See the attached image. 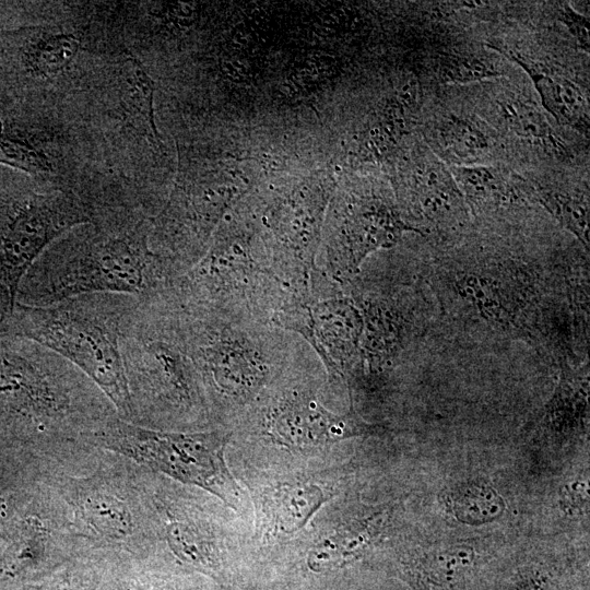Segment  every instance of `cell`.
Listing matches in <instances>:
<instances>
[{
	"label": "cell",
	"instance_id": "1",
	"mask_svg": "<svg viewBox=\"0 0 590 590\" xmlns=\"http://www.w3.org/2000/svg\"><path fill=\"white\" fill-rule=\"evenodd\" d=\"M424 280L441 316L455 328L489 341L521 339L551 351L570 323L580 267H542L521 256H441Z\"/></svg>",
	"mask_w": 590,
	"mask_h": 590
},
{
	"label": "cell",
	"instance_id": "2",
	"mask_svg": "<svg viewBox=\"0 0 590 590\" xmlns=\"http://www.w3.org/2000/svg\"><path fill=\"white\" fill-rule=\"evenodd\" d=\"M0 340V435L21 448L33 479L75 463L98 447L96 433L118 416L79 368L26 339Z\"/></svg>",
	"mask_w": 590,
	"mask_h": 590
},
{
	"label": "cell",
	"instance_id": "3",
	"mask_svg": "<svg viewBox=\"0 0 590 590\" xmlns=\"http://www.w3.org/2000/svg\"><path fill=\"white\" fill-rule=\"evenodd\" d=\"M93 224L72 228L42 252L21 280L15 303L48 306L92 293L143 299L170 285L151 249L146 217Z\"/></svg>",
	"mask_w": 590,
	"mask_h": 590
},
{
	"label": "cell",
	"instance_id": "4",
	"mask_svg": "<svg viewBox=\"0 0 590 590\" xmlns=\"http://www.w3.org/2000/svg\"><path fill=\"white\" fill-rule=\"evenodd\" d=\"M119 346L131 402L129 423L172 432L204 428L205 394L178 304L167 291L138 299L122 322Z\"/></svg>",
	"mask_w": 590,
	"mask_h": 590
},
{
	"label": "cell",
	"instance_id": "5",
	"mask_svg": "<svg viewBox=\"0 0 590 590\" xmlns=\"http://www.w3.org/2000/svg\"><path fill=\"white\" fill-rule=\"evenodd\" d=\"M36 481L59 504L84 555H144L158 548L141 467L128 458L98 448Z\"/></svg>",
	"mask_w": 590,
	"mask_h": 590
},
{
	"label": "cell",
	"instance_id": "6",
	"mask_svg": "<svg viewBox=\"0 0 590 590\" xmlns=\"http://www.w3.org/2000/svg\"><path fill=\"white\" fill-rule=\"evenodd\" d=\"M178 307L209 411L224 412L260 397L285 369L299 341L247 315Z\"/></svg>",
	"mask_w": 590,
	"mask_h": 590
},
{
	"label": "cell",
	"instance_id": "7",
	"mask_svg": "<svg viewBox=\"0 0 590 590\" xmlns=\"http://www.w3.org/2000/svg\"><path fill=\"white\" fill-rule=\"evenodd\" d=\"M138 298L121 293H92L48 306L15 303L0 317V335L33 341L69 361L130 422L131 402L119 339L127 314Z\"/></svg>",
	"mask_w": 590,
	"mask_h": 590
},
{
	"label": "cell",
	"instance_id": "8",
	"mask_svg": "<svg viewBox=\"0 0 590 590\" xmlns=\"http://www.w3.org/2000/svg\"><path fill=\"white\" fill-rule=\"evenodd\" d=\"M168 293L182 307L247 315L271 326L293 294L273 272L248 212L217 228L202 258Z\"/></svg>",
	"mask_w": 590,
	"mask_h": 590
},
{
	"label": "cell",
	"instance_id": "9",
	"mask_svg": "<svg viewBox=\"0 0 590 590\" xmlns=\"http://www.w3.org/2000/svg\"><path fill=\"white\" fill-rule=\"evenodd\" d=\"M229 436L231 433L222 429H152L117 416L96 433L95 442L98 448L182 484L200 487L236 507L240 489L224 458Z\"/></svg>",
	"mask_w": 590,
	"mask_h": 590
},
{
	"label": "cell",
	"instance_id": "10",
	"mask_svg": "<svg viewBox=\"0 0 590 590\" xmlns=\"http://www.w3.org/2000/svg\"><path fill=\"white\" fill-rule=\"evenodd\" d=\"M344 290L363 318L359 384L381 385L426 331L424 305L415 287L380 268L362 267Z\"/></svg>",
	"mask_w": 590,
	"mask_h": 590
},
{
	"label": "cell",
	"instance_id": "11",
	"mask_svg": "<svg viewBox=\"0 0 590 590\" xmlns=\"http://www.w3.org/2000/svg\"><path fill=\"white\" fill-rule=\"evenodd\" d=\"M405 232L417 233L398 203L376 190L353 189L330 204L316 260L317 269L345 287L369 256L393 248Z\"/></svg>",
	"mask_w": 590,
	"mask_h": 590
},
{
	"label": "cell",
	"instance_id": "12",
	"mask_svg": "<svg viewBox=\"0 0 590 590\" xmlns=\"http://www.w3.org/2000/svg\"><path fill=\"white\" fill-rule=\"evenodd\" d=\"M84 555L59 504L35 481L13 498L0 541V587L21 590Z\"/></svg>",
	"mask_w": 590,
	"mask_h": 590
},
{
	"label": "cell",
	"instance_id": "13",
	"mask_svg": "<svg viewBox=\"0 0 590 590\" xmlns=\"http://www.w3.org/2000/svg\"><path fill=\"white\" fill-rule=\"evenodd\" d=\"M91 221L71 191L0 190V270L13 304L21 280L42 252L67 232Z\"/></svg>",
	"mask_w": 590,
	"mask_h": 590
},
{
	"label": "cell",
	"instance_id": "14",
	"mask_svg": "<svg viewBox=\"0 0 590 590\" xmlns=\"http://www.w3.org/2000/svg\"><path fill=\"white\" fill-rule=\"evenodd\" d=\"M315 355L299 339L290 363L279 376L282 385L278 387L275 380L272 382L274 391L260 409V427L276 444L314 448L375 429L358 417L353 408L345 414H335L323 406L305 373Z\"/></svg>",
	"mask_w": 590,
	"mask_h": 590
},
{
	"label": "cell",
	"instance_id": "15",
	"mask_svg": "<svg viewBox=\"0 0 590 590\" xmlns=\"http://www.w3.org/2000/svg\"><path fill=\"white\" fill-rule=\"evenodd\" d=\"M274 327L296 334L320 359L329 380L350 387L362 378V314L340 286L315 287L307 298L292 295Z\"/></svg>",
	"mask_w": 590,
	"mask_h": 590
},
{
	"label": "cell",
	"instance_id": "16",
	"mask_svg": "<svg viewBox=\"0 0 590 590\" xmlns=\"http://www.w3.org/2000/svg\"><path fill=\"white\" fill-rule=\"evenodd\" d=\"M398 205L420 234L430 229L451 233L469 220V209L449 168L430 152H418L400 188Z\"/></svg>",
	"mask_w": 590,
	"mask_h": 590
},
{
	"label": "cell",
	"instance_id": "17",
	"mask_svg": "<svg viewBox=\"0 0 590 590\" xmlns=\"http://www.w3.org/2000/svg\"><path fill=\"white\" fill-rule=\"evenodd\" d=\"M522 68L531 79L543 107L564 126L589 133V105L582 91L570 80L552 74L496 45H487Z\"/></svg>",
	"mask_w": 590,
	"mask_h": 590
},
{
	"label": "cell",
	"instance_id": "18",
	"mask_svg": "<svg viewBox=\"0 0 590 590\" xmlns=\"http://www.w3.org/2000/svg\"><path fill=\"white\" fill-rule=\"evenodd\" d=\"M96 590H182V582L157 548L144 555H107Z\"/></svg>",
	"mask_w": 590,
	"mask_h": 590
},
{
	"label": "cell",
	"instance_id": "19",
	"mask_svg": "<svg viewBox=\"0 0 590 590\" xmlns=\"http://www.w3.org/2000/svg\"><path fill=\"white\" fill-rule=\"evenodd\" d=\"M428 143L444 161L452 166L476 165L489 152L486 133L469 118L453 114L433 123Z\"/></svg>",
	"mask_w": 590,
	"mask_h": 590
},
{
	"label": "cell",
	"instance_id": "20",
	"mask_svg": "<svg viewBox=\"0 0 590 590\" xmlns=\"http://www.w3.org/2000/svg\"><path fill=\"white\" fill-rule=\"evenodd\" d=\"M323 502L322 489L312 484L271 488L262 498L266 526L273 533H292L300 529Z\"/></svg>",
	"mask_w": 590,
	"mask_h": 590
},
{
	"label": "cell",
	"instance_id": "21",
	"mask_svg": "<svg viewBox=\"0 0 590 590\" xmlns=\"http://www.w3.org/2000/svg\"><path fill=\"white\" fill-rule=\"evenodd\" d=\"M470 212L493 213L518 201V194L498 169L486 165L449 168Z\"/></svg>",
	"mask_w": 590,
	"mask_h": 590
},
{
	"label": "cell",
	"instance_id": "22",
	"mask_svg": "<svg viewBox=\"0 0 590 590\" xmlns=\"http://www.w3.org/2000/svg\"><path fill=\"white\" fill-rule=\"evenodd\" d=\"M534 199L589 251L588 192L538 186Z\"/></svg>",
	"mask_w": 590,
	"mask_h": 590
},
{
	"label": "cell",
	"instance_id": "23",
	"mask_svg": "<svg viewBox=\"0 0 590 590\" xmlns=\"http://www.w3.org/2000/svg\"><path fill=\"white\" fill-rule=\"evenodd\" d=\"M106 556H76L21 590H96Z\"/></svg>",
	"mask_w": 590,
	"mask_h": 590
},
{
	"label": "cell",
	"instance_id": "24",
	"mask_svg": "<svg viewBox=\"0 0 590 590\" xmlns=\"http://www.w3.org/2000/svg\"><path fill=\"white\" fill-rule=\"evenodd\" d=\"M502 115L507 128L518 137L562 150L563 145L546 116L530 102L520 98L507 99L502 104Z\"/></svg>",
	"mask_w": 590,
	"mask_h": 590
},
{
	"label": "cell",
	"instance_id": "25",
	"mask_svg": "<svg viewBox=\"0 0 590 590\" xmlns=\"http://www.w3.org/2000/svg\"><path fill=\"white\" fill-rule=\"evenodd\" d=\"M78 49L79 42L72 35H43L27 44L25 62L37 74H52L68 66Z\"/></svg>",
	"mask_w": 590,
	"mask_h": 590
},
{
	"label": "cell",
	"instance_id": "26",
	"mask_svg": "<svg viewBox=\"0 0 590 590\" xmlns=\"http://www.w3.org/2000/svg\"><path fill=\"white\" fill-rule=\"evenodd\" d=\"M451 507L460 521L483 523L496 519L504 510V503L492 487L473 483L452 494Z\"/></svg>",
	"mask_w": 590,
	"mask_h": 590
},
{
	"label": "cell",
	"instance_id": "27",
	"mask_svg": "<svg viewBox=\"0 0 590 590\" xmlns=\"http://www.w3.org/2000/svg\"><path fill=\"white\" fill-rule=\"evenodd\" d=\"M437 74L445 83L464 84L497 78L503 72L477 55L447 52L438 58Z\"/></svg>",
	"mask_w": 590,
	"mask_h": 590
},
{
	"label": "cell",
	"instance_id": "28",
	"mask_svg": "<svg viewBox=\"0 0 590 590\" xmlns=\"http://www.w3.org/2000/svg\"><path fill=\"white\" fill-rule=\"evenodd\" d=\"M0 162L25 170L32 175H47L50 172L48 158L32 143L0 131Z\"/></svg>",
	"mask_w": 590,
	"mask_h": 590
},
{
	"label": "cell",
	"instance_id": "29",
	"mask_svg": "<svg viewBox=\"0 0 590 590\" xmlns=\"http://www.w3.org/2000/svg\"><path fill=\"white\" fill-rule=\"evenodd\" d=\"M552 577L543 566H522L504 580L499 590H547Z\"/></svg>",
	"mask_w": 590,
	"mask_h": 590
},
{
	"label": "cell",
	"instance_id": "30",
	"mask_svg": "<svg viewBox=\"0 0 590 590\" xmlns=\"http://www.w3.org/2000/svg\"><path fill=\"white\" fill-rule=\"evenodd\" d=\"M558 20L563 23L577 46L589 52V20L585 15L576 12L569 4L564 5L558 15Z\"/></svg>",
	"mask_w": 590,
	"mask_h": 590
}]
</instances>
